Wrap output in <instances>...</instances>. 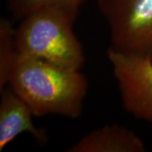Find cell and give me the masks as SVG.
<instances>
[{
	"label": "cell",
	"instance_id": "obj_2",
	"mask_svg": "<svg viewBox=\"0 0 152 152\" xmlns=\"http://www.w3.org/2000/svg\"><path fill=\"white\" fill-rule=\"evenodd\" d=\"M75 22L58 8H43L31 13L15 27L17 54L80 70L86 54L74 31Z\"/></svg>",
	"mask_w": 152,
	"mask_h": 152
},
{
	"label": "cell",
	"instance_id": "obj_7",
	"mask_svg": "<svg viewBox=\"0 0 152 152\" xmlns=\"http://www.w3.org/2000/svg\"><path fill=\"white\" fill-rule=\"evenodd\" d=\"M86 1V0H5V3L11 15L20 20L34 11L51 7L65 11L75 21Z\"/></svg>",
	"mask_w": 152,
	"mask_h": 152
},
{
	"label": "cell",
	"instance_id": "obj_6",
	"mask_svg": "<svg viewBox=\"0 0 152 152\" xmlns=\"http://www.w3.org/2000/svg\"><path fill=\"white\" fill-rule=\"evenodd\" d=\"M141 138L123 125L107 124L91 131L69 147L67 152H144Z\"/></svg>",
	"mask_w": 152,
	"mask_h": 152
},
{
	"label": "cell",
	"instance_id": "obj_3",
	"mask_svg": "<svg viewBox=\"0 0 152 152\" xmlns=\"http://www.w3.org/2000/svg\"><path fill=\"white\" fill-rule=\"evenodd\" d=\"M112 48L152 59V0H97Z\"/></svg>",
	"mask_w": 152,
	"mask_h": 152
},
{
	"label": "cell",
	"instance_id": "obj_5",
	"mask_svg": "<svg viewBox=\"0 0 152 152\" xmlns=\"http://www.w3.org/2000/svg\"><path fill=\"white\" fill-rule=\"evenodd\" d=\"M0 152L23 133L30 134L38 143L48 142L47 132L33 124L32 111L20 96L8 86L0 91Z\"/></svg>",
	"mask_w": 152,
	"mask_h": 152
},
{
	"label": "cell",
	"instance_id": "obj_4",
	"mask_svg": "<svg viewBox=\"0 0 152 152\" xmlns=\"http://www.w3.org/2000/svg\"><path fill=\"white\" fill-rule=\"evenodd\" d=\"M107 56L125 111L152 124V59L109 47Z\"/></svg>",
	"mask_w": 152,
	"mask_h": 152
},
{
	"label": "cell",
	"instance_id": "obj_1",
	"mask_svg": "<svg viewBox=\"0 0 152 152\" xmlns=\"http://www.w3.org/2000/svg\"><path fill=\"white\" fill-rule=\"evenodd\" d=\"M7 86L28 104L34 117L76 119L83 113L89 83L80 70L17 54Z\"/></svg>",
	"mask_w": 152,
	"mask_h": 152
},
{
	"label": "cell",
	"instance_id": "obj_8",
	"mask_svg": "<svg viewBox=\"0 0 152 152\" xmlns=\"http://www.w3.org/2000/svg\"><path fill=\"white\" fill-rule=\"evenodd\" d=\"M15 27L7 18L0 20V91L8 86L11 71L16 59L15 42Z\"/></svg>",
	"mask_w": 152,
	"mask_h": 152
}]
</instances>
